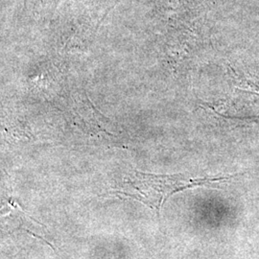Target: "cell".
Segmentation results:
<instances>
[{
	"mask_svg": "<svg viewBox=\"0 0 259 259\" xmlns=\"http://www.w3.org/2000/svg\"><path fill=\"white\" fill-rule=\"evenodd\" d=\"M232 177L192 178L182 174L171 176L154 175L136 171L134 178L125 183L126 187L123 190L116 191V194L143 203L148 205L151 209L155 210L158 215L160 208L168 198L177 192L195 186L223 183Z\"/></svg>",
	"mask_w": 259,
	"mask_h": 259,
	"instance_id": "1",
	"label": "cell"
}]
</instances>
